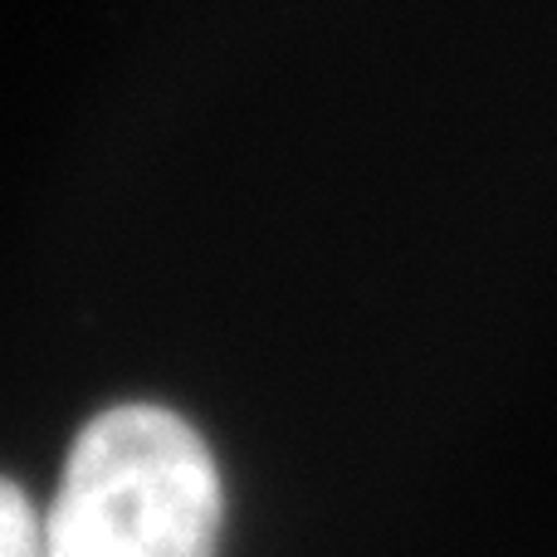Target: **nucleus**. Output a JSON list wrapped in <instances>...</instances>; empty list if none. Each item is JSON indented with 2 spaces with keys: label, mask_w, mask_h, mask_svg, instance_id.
Instances as JSON below:
<instances>
[{
  "label": "nucleus",
  "mask_w": 557,
  "mask_h": 557,
  "mask_svg": "<svg viewBox=\"0 0 557 557\" xmlns=\"http://www.w3.org/2000/svg\"><path fill=\"white\" fill-rule=\"evenodd\" d=\"M221 474L162 406H113L78 431L45 523L49 557H215Z\"/></svg>",
  "instance_id": "f257e3e1"
},
{
  "label": "nucleus",
  "mask_w": 557,
  "mask_h": 557,
  "mask_svg": "<svg viewBox=\"0 0 557 557\" xmlns=\"http://www.w3.org/2000/svg\"><path fill=\"white\" fill-rule=\"evenodd\" d=\"M0 557H49L45 523L35 519L25 490L10 480H0Z\"/></svg>",
  "instance_id": "f03ea898"
}]
</instances>
